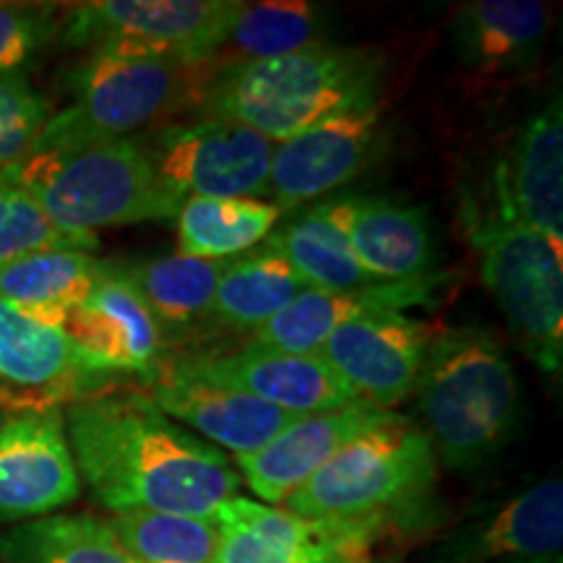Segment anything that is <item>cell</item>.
Returning a JSON list of instances; mask_svg holds the SVG:
<instances>
[{"instance_id": "6da1fadb", "label": "cell", "mask_w": 563, "mask_h": 563, "mask_svg": "<svg viewBox=\"0 0 563 563\" xmlns=\"http://www.w3.org/2000/svg\"><path fill=\"white\" fill-rule=\"evenodd\" d=\"M70 454L91 496L112 514L214 517L238 496L228 454L167 418L144 391H108L63 410Z\"/></svg>"}, {"instance_id": "7a4b0ae2", "label": "cell", "mask_w": 563, "mask_h": 563, "mask_svg": "<svg viewBox=\"0 0 563 563\" xmlns=\"http://www.w3.org/2000/svg\"><path fill=\"white\" fill-rule=\"evenodd\" d=\"M386 63L365 47L323 45L238 63L209 84L199 112L287 141L329 118L382 100Z\"/></svg>"}, {"instance_id": "3957f363", "label": "cell", "mask_w": 563, "mask_h": 563, "mask_svg": "<svg viewBox=\"0 0 563 563\" xmlns=\"http://www.w3.org/2000/svg\"><path fill=\"white\" fill-rule=\"evenodd\" d=\"M435 462L473 473L509 443L519 422V378L509 352L483 327L433 334L418 386Z\"/></svg>"}, {"instance_id": "277c9868", "label": "cell", "mask_w": 563, "mask_h": 563, "mask_svg": "<svg viewBox=\"0 0 563 563\" xmlns=\"http://www.w3.org/2000/svg\"><path fill=\"white\" fill-rule=\"evenodd\" d=\"M220 63L84 55L66 74L68 108L53 112L30 154L76 152L129 139L175 112H199ZM26 154V157H30Z\"/></svg>"}, {"instance_id": "5b68a950", "label": "cell", "mask_w": 563, "mask_h": 563, "mask_svg": "<svg viewBox=\"0 0 563 563\" xmlns=\"http://www.w3.org/2000/svg\"><path fill=\"white\" fill-rule=\"evenodd\" d=\"M58 230L97 235L100 228L167 222L180 199L162 186L139 139H112L63 154H30L0 170Z\"/></svg>"}, {"instance_id": "8992f818", "label": "cell", "mask_w": 563, "mask_h": 563, "mask_svg": "<svg viewBox=\"0 0 563 563\" xmlns=\"http://www.w3.org/2000/svg\"><path fill=\"white\" fill-rule=\"evenodd\" d=\"M435 464L428 435L399 415L347 443L282 509L311 519L407 525L431 509Z\"/></svg>"}, {"instance_id": "52a82bcc", "label": "cell", "mask_w": 563, "mask_h": 563, "mask_svg": "<svg viewBox=\"0 0 563 563\" xmlns=\"http://www.w3.org/2000/svg\"><path fill=\"white\" fill-rule=\"evenodd\" d=\"M481 274L527 357L548 376L563 365V249L498 217L477 222Z\"/></svg>"}, {"instance_id": "ba28073f", "label": "cell", "mask_w": 563, "mask_h": 563, "mask_svg": "<svg viewBox=\"0 0 563 563\" xmlns=\"http://www.w3.org/2000/svg\"><path fill=\"white\" fill-rule=\"evenodd\" d=\"M241 0H95L70 5L58 34L87 55L209 60Z\"/></svg>"}, {"instance_id": "9c48e42d", "label": "cell", "mask_w": 563, "mask_h": 563, "mask_svg": "<svg viewBox=\"0 0 563 563\" xmlns=\"http://www.w3.org/2000/svg\"><path fill=\"white\" fill-rule=\"evenodd\" d=\"M154 175L175 199L269 196L274 141L245 125L199 118L139 139Z\"/></svg>"}, {"instance_id": "30bf717a", "label": "cell", "mask_w": 563, "mask_h": 563, "mask_svg": "<svg viewBox=\"0 0 563 563\" xmlns=\"http://www.w3.org/2000/svg\"><path fill=\"white\" fill-rule=\"evenodd\" d=\"M123 378L89 371L58 327L0 300V412H45L118 389Z\"/></svg>"}, {"instance_id": "8fae6325", "label": "cell", "mask_w": 563, "mask_h": 563, "mask_svg": "<svg viewBox=\"0 0 563 563\" xmlns=\"http://www.w3.org/2000/svg\"><path fill=\"white\" fill-rule=\"evenodd\" d=\"M431 340L426 323L397 308H376L342 321L316 355L357 399L391 410L418 386Z\"/></svg>"}, {"instance_id": "7c38bea8", "label": "cell", "mask_w": 563, "mask_h": 563, "mask_svg": "<svg viewBox=\"0 0 563 563\" xmlns=\"http://www.w3.org/2000/svg\"><path fill=\"white\" fill-rule=\"evenodd\" d=\"M384 144L382 100L329 118L274 144L269 199L282 211L347 186L368 170Z\"/></svg>"}, {"instance_id": "4fadbf2b", "label": "cell", "mask_w": 563, "mask_h": 563, "mask_svg": "<svg viewBox=\"0 0 563 563\" xmlns=\"http://www.w3.org/2000/svg\"><path fill=\"white\" fill-rule=\"evenodd\" d=\"M81 493L63 410L5 415L0 426V527L51 517Z\"/></svg>"}, {"instance_id": "5bb4252c", "label": "cell", "mask_w": 563, "mask_h": 563, "mask_svg": "<svg viewBox=\"0 0 563 563\" xmlns=\"http://www.w3.org/2000/svg\"><path fill=\"white\" fill-rule=\"evenodd\" d=\"M141 386V391L167 418L183 422L199 439L217 449H228L235 456L258 452L300 418L251 394L203 382L183 368L175 357H165Z\"/></svg>"}, {"instance_id": "9a60e30c", "label": "cell", "mask_w": 563, "mask_h": 563, "mask_svg": "<svg viewBox=\"0 0 563 563\" xmlns=\"http://www.w3.org/2000/svg\"><path fill=\"white\" fill-rule=\"evenodd\" d=\"M63 332L81 363L102 376L144 382L167 357L165 332L118 274L115 262H104L100 285L68 313Z\"/></svg>"}, {"instance_id": "2e32d148", "label": "cell", "mask_w": 563, "mask_h": 563, "mask_svg": "<svg viewBox=\"0 0 563 563\" xmlns=\"http://www.w3.org/2000/svg\"><path fill=\"white\" fill-rule=\"evenodd\" d=\"M175 361L203 382L251 394L292 415L332 412L361 402L319 355H290L245 344L235 352H194Z\"/></svg>"}, {"instance_id": "e0dca14e", "label": "cell", "mask_w": 563, "mask_h": 563, "mask_svg": "<svg viewBox=\"0 0 563 563\" xmlns=\"http://www.w3.org/2000/svg\"><path fill=\"white\" fill-rule=\"evenodd\" d=\"M397 418L399 412L363 399L332 412L300 415L266 446L235 456L232 464L241 470V481L262 498V504L282 506L347 443Z\"/></svg>"}, {"instance_id": "ac0fdd59", "label": "cell", "mask_w": 563, "mask_h": 563, "mask_svg": "<svg viewBox=\"0 0 563 563\" xmlns=\"http://www.w3.org/2000/svg\"><path fill=\"white\" fill-rule=\"evenodd\" d=\"M498 220L522 224L563 249V110L548 100L514 136L493 180Z\"/></svg>"}, {"instance_id": "d6986e66", "label": "cell", "mask_w": 563, "mask_h": 563, "mask_svg": "<svg viewBox=\"0 0 563 563\" xmlns=\"http://www.w3.org/2000/svg\"><path fill=\"white\" fill-rule=\"evenodd\" d=\"M563 548L561 477L530 485L490 511L449 532L428 563H506L551 559Z\"/></svg>"}, {"instance_id": "ffe728a7", "label": "cell", "mask_w": 563, "mask_h": 563, "mask_svg": "<svg viewBox=\"0 0 563 563\" xmlns=\"http://www.w3.org/2000/svg\"><path fill=\"white\" fill-rule=\"evenodd\" d=\"M319 209L342 232L357 264L384 285L426 282L433 272L435 249L422 207L376 196H344L321 201Z\"/></svg>"}, {"instance_id": "44dd1931", "label": "cell", "mask_w": 563, "mask_h": 563, "mask_svg": "<svg viewBox=\"0 0 563 563\" xmlns=\"http://www.w3.org/2000/svg\"><path fill=\"white\" fill-rule=\"evenodd\" d=\"M553 5L545 0H473L456 9L452 47L470 74L517 76L540 63L551 34Z\"/></svg>"}, {"instance_id": "7402d4cb", "label": "cell", "mask_w": 563, "mask_h": 563, "mask_svg": "<svg viewBox=\"0 0 563 563\" xmlns=\"http://www.w3.org/2000/svg\"><path fill=\"white\" fill-rule=\"evenodd\" d=\"M428 282L431 279L410 282V285H382L357 292H323L306 287L264 327L251 332L249 344L290 352V355H316L327 336L352 316L376 311V308L405 311V308L418 306L428 298Z\"/></svg>"}, {"instance_id": "603a6c76", "label": "cell", "mask_w": 563, "mask_h": 563, "mask_svg": "<svg viewBox=\"0 0 563 563\" xmlns=\"http://www.w3.org/2000/svg\"><path fill=\"white\" fill-rule=\"evenodd\" d=\"M104 262L87 251H40L0 266V300L30 319L63 329L95 292Z\"/></svg>"}, {"instance_id": "cb8c5ba5", "label": "cell", "mask_w": 563, "mask_h": 563, "mask_svg": "<svg viewBox=\"0 0 563 563\" xmlns=\"http://www.w3.org/2000/svg\"><path fill=\"white\" fill-rule=\"evenodd\" d=\"M230 258H194L173 253V256L141 258V262L115 264L121 277L150 308L162 332H178L209 319L211 300L228 269Z\"/></svg>"}, {"instance_id": "d4e9b609", "label": "cell", "mask_w": 563, "mask_h": 563, "mask_svg": "<svg viewBox=\"0 0 563 563\" xmlns=\"http://www.w3.org/2000/svg\"><path fill=\"white\" fill-rule=\"evenodd\" d=\"M306 290L302 279L277 251L262 243L230 258L211 300L209 319L230 332H256Z\"/></svg>"}, {"instance_id": "484cf974", "label": "cell", "mask_w": 563, "mask_h": 563, "mask_svg": "<svg viewBox=\"0 0 563 563\" xmlns=\"http://www.w3.org/2000/svg\"><path fill=\"white\" fill-rule=\"evenodd\" d=\"M329 42L327 11L306 0L243 3L224 30L214 60L220 68L266 60Z\"/></svg>"}, {"instance_id": "4316f807", "label": "cell", "mask_w": 563, "mask_h": 563, "mask_svg": "<svg viewBox=\"0 0 563 563\" xmlns=\"http://www.w3.org/2000/svg\"><path fill=\"white\" fill-rule=\"evenodd\" d=\"M264 243L292 266L302 285L313 290L357 292L384 285L357 264L344 235L327 220L319 203L285 222L279 230H272Z\"/></svg>"}, {"instance_id": "83f0119b", "label": "cell", "mask_w": 563, "mask_h": 563, "mask_svg": "<svg viewBox=\"0 0 563 563\" xmlns=\"http://www.w3.org/2000/svg\"><path fill=\"white\" fill-rule=\"evenodd\" d=\"M0 563H139L108 519L51 514L0 532Z\"/></svg>"}, {"instance_id": "f1b7e54d", "label": "cell", "mask_w": 563, "mask_h": 563, "mask_svg": "<svg viewBox=\"0 0 563 563\" xmlns=\"http://www.w3.org/2000/svg\"><path fill=\"white\" fill-rule=\"evenodd\" d=\"M285 214L264 199H186L178 211V253L194 258H235L256 249Z\"/></svg>"}, {"instance_id": "f546056e", "label": "cell", "mask_w": 563, "mask_h": 563, "mask_svg": "<svg viewBox=\"0 0 563 563\" xmlns=\"http://www.w3.org/2000/svg\"><path fill=\"white\" fill-rule=\"evenodd\" d=\"M110 530L139 563H214L222 530L214 517L162 511H123Z\"/></svg>"}, {"instance_id": "4dcf8cb0", "label": "cell", "mask_w": 563, "mask_h": 563, "mask_svg": "<svg viewBox=\"0 0 563 563\" xmlns=\"http://www.w3.org/2000/svg\"><path fill=\"white\" fill-rule=\"evenodd\" d=\"M97 235L58 230L19 188L0 183V266L40 251H95Z\"/></svg>"}, {"instance_id": "1f68e13d", "label": "cell", "mask_w": 563, "mask_h": 563, "mask_svg": "<svg viewBox=\"0 0 563 563\" xmlns=\"http://www.w3.org/2000/svg\"><path fill=\"white\" fill-rule=\"evenodd\" d=\"M51 115V102L26 81L24 74L0 76V170L30 154Z\"/></svg>"}, {"instance_id": "d6a6232c", "label": "cell", "mask_w": 563, "mask_h": 563, "mask_svg": "<svg viewBox=\"0 0 563 563\" xmlns=\"http://www.w3.org/2000/svg\"><path fill=\"white\" fill-rule=\"evenodd\" d=\"M55 5L0 3V76L21 74L58 34Z\"/></svg>"}, {"instance_id": "836d02e7", "label": "cell", "mask_w": 563, "mask_h": 563, "mask_svg": "<svg viewBox=\"0 0 563 563\" xmlns=\"http://www.w3.org/2000/svg\"><path fill=\"white\" fill-rule=\"evenodd\" d=\"M220 530L222 540L214 563H373L342 551H329V548L274 543V540L258 538L243 527L220 525Z\"/></svg>"}, {"instance_id": "e575fe53", "label": "cell", "mask_w": 563, "mask_h": 563, "mask_svg": "<svg viewBox=\"0 0 563 563\" xmlns=\"http://www.w3.org/2000/svg\"><path fill=\"white\" fill-rule=\"evenodd\" d=\"M506 563H563L561 555H551V559H522V561H506Z\"/></svg>"}, {"instance_id": "d590c367", "label": "cell", "mask_w": 563, "mask_h": 563, "mask_svg": "<svg viewBox=\"0 0 563 563\" xmlns=\"http://www.w3.org/2000/svg\"><path fill=\"white\" fill-rule=\"evenodd\" d=\"M3 420H5V415H3V412H0V426H3Z\"/></svg>"}]
</instances>
